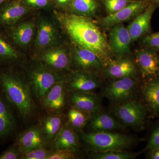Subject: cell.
Masks as SVG:
<instances>
[{"mask_svg":"<svg viewBox=\"0 0 159 159\" xmlns=\"http://www.w3.org/2000/svg\"><path fill=\"white\" fill-rule=\"evenodd\" d=\"M140 153V152L133 153L123 150L93 152L90 157L95 159H133L135 158Z\"/></svg>","mask_w":159,"mask_h":159,"instance_id":"cell-29","label":"cell"},{"mask_svg":"<svg viewBox=\"0 0 159 159\" xmlns=\"http://www.w3.org/2000/svg\"><path fill=\"white\" fill-rule=\"evenodd\" d=\"M97 8L96 0H72L68 9L70 13L90 18L96 14Z\"/></svg>","mask_w":159,"mask_h":159,"instance_id":"cell-27","label":"cell"},{"mask_svg":"<svg viewBox=\"0 0 159 159\" xmlns=\"http://www.w3.org/2000/svg\"><path fill=\"white\" fill-rule=\"evenodd\" d=\"M72 1V0H54V3L58 9H68Z\"/></svg>","mask_w":159,"mask_h":159,"instance_id":"cell-37","label":"cell"},{"mask_svg":"<svg viewBox=\"0 0 159 159\" xmlns=\"http://www.w3.org/2000/svg\"><path fill=\"white\" fill-rule=\"evenodd\" d=\"M32 11L22 0H7L0 6V31H6L24 19Z\"/></svg>","mask_w":159,"mask_h":159,"instance_id":"cell-9","label":"cell"},{"mask_svg":"<svg viewBox=\"0 0 159 159\" xmlns=\"http://www.w3.org/2000/svg\"><path fill=\"white\" fill-rule=\"evenodd\" d=\"M22 2L31 10L50 9L52 5L51 0H22Z\"/></svg>","mask_w":159,"mask_h":159,"instance_id":"cell-32","label":"cell"},{"mask_svg":"<svg viewBox=\"0 0 159 159\" xmlns=\"http://www.w3.org/2000/svg\"><path fill=\"white\" fill-rule=\"evenodd\" d=\"M25 76L32 96L40 101L55 84L65 81L66 75L54 70L38 60L33 58L26 69Z\"/></svg>","mask_w":159,"mask_h":159,"instance_id":"cell-3","label":"cell"},{"mask_svg":"<svg viewBox=\"0 0 159 159\" xmlns=\"http://www.w3.org/2000/svg\"><path fill=\"white\" fill-rule=\"evenodd\" d=\"M34 47L39 51L61 43L60 27L54 16L40 14L37 20Z\"/></svg>","mask_w":159,"mask_h":159,"instance_id":"cell-5","label":"cell"},{"mask_svg":"<svg viewBox=\"0 0 159 159\" xmlns=\"http://www.w3.org/2000/svg\"><path fill=\"white\" fill-rule=\"evenodd\" d=\"M6 1H7V0H0V6Z\"/></svg>","mask_w":159,"mask_h":159,"instance_id":"cell-39","label":"cell"},{"mask_svg":"<svg viewBox=\"0 0 159 159\" xmlns=\"http://www.w3.org/2000/svg\"><path fill=\"white\" fill-rule=\"evenodd\" d=\"M65 83L70 92H91L101 84L95 73L82 70L71 71L66 75Z\"/></svg>","mask_w":159,"mask_h":159,"instance_id":"cell-11","label":"cell"},{"mask_svg":"<svg viewBox=\"0 0 159 159\" xmlns=\"http://www.w3.org/2000/svg\"><path fill=\"white\" fill-rule=\"evenodd\" d=\"M137 80L134 77L115 79L106 86L104 95L111 101L116 102L130 100L136 91Z\"/></svg>","mask_w":159,"mask_h":159,"instance_id":"cell-10","label":"cell"},{"mask_svg":"<svg viewBox=\"0 0 159 159\" xmlns=\"http://www.w3.org/2000/svg\"><path fill=\"white\" fill-rule=\"evenodd\" d=\"M113 112L124 125L137 129L144 128L147 111L139 101L127 100L115 107Z\"/></svg>","mask_w":159,"mask_h":159,"instance_id":"cell-7","label":"cell"},{"mask_svg":"<svg viewBox=\"0 0 159 159\" xmlns=\"http://www.w3.org/2000/svg\"><path fill=\"white\" fill-rule=\"evenodd\" d=\"M51 144L56 150L76 152L80 147L79 137L75 130L68 125H63Z\"/></svg>","mask_w":159,"mask_h":159,"instance_id":"cell-22","label":"cell"},{"mask_svg":"<svg viewBox=\"0 0 159 159\" xmlns=\"http://www.w3.org/2000/svg\"><path fill=\"white\" fill-rule=\"evenodd\" d=\"M23 55L0 31V67H14L21 62Z\"/></svg>","mask_w":159,"mask_h":159,"instance_id":"cell-24","label":"cell"},{"mask_svg":"<svg viewBox=\"0 0 159 159\" xmlns=\"http://www.w3.org/2000/svg\"><path fill=\"white\" fill-rule=\"evenodd\" d=\"M151 1H152V2H154L159 4V0H151Z\"/></svg>","mask_w":159,"mask_h":159,"instance_id":"cell-40","label":"cell"},{"mask_svg":"<svg viewBox=\"0 0 159 159\" xmlns=\"http://www.w3.org/2000/svg\"><path fill=\"white\" fill-rule=\"evenodd\" d=\"M81 138L94 152L124 150L134 143L129 136L111 131L91 132L83 134Z\"/></svg>","mask_w":159,"mask_h":159,"instance_id":"cell-4","label":"cell"},{"mask_svg":"<svg viewBox=\"0 0 159 159\" xmlns=\"http://www.w3.org/2000/svg\"><path fill=\"white\" fill-rule=\"evenodd\" d=\"M36 30V20L23 19L13 27L2 32L9 42L20 51L21 50L29 47L34 41Z\"/></svg>","mask_w":159,"mask_h":159,"instance_id":"cell-8","label":"cell"},{"mask_svg":"<svg viewBox=\"0 0 159 159\" xmlns=\"http://www.w3.org/2000/svg\"><path fill=\"white\" fill-rule=\"evenodd\" d=\"M147 7V3L145 2L133 1L119 11L103 17L101 22L106 27H112L136 16Z\"/></svg>","mask_w":159,"mask_h":159,"instance_id":"cell-16","label":"cell"},{"mask_svg":"<svg viewBox=\"0 0 159 159\" xmlns=\"http://www.w3.org/2000/svg\"><path fill=\"white\" fill-rule=\"evenodd\" d=\"M71 65L77 70H82L95 73L104 67L99 57L88 49L80 48L73 44L70 48Z\"/></svg>","mask_w":159,"mask_h":159,"instance_id":"cell-12","label":"cell"},{"mask_svg":"<svg viewBox=\"0 0 159 159\" xmlns=\"http://www.w3.org/2000/svg\"><path fill=\"white\" fill-rule=\"evenodd\" d=\"M92 115L89 123L92 132L111 131L124 128L122 124L108 114L99 112Z\"/></svg>","mask_w":159,"mask_h":159,"instance_id":"cell-25","label":"cell"},{"mask_svg":"<svg viewBox=\"0 0 159 159\" xmlns=\"http://www.w3.org/2000/svg\"><path fill=\"white\" fill-rule=\"evenodd\" d=\"M106 67L104 71L105 77L114 79L134 77L136 74L134 64L128 57H123L112 60Z\"/></svg>","mask_w":159,"mask_h":159,"instance_id":"cell-21","label":"cell"},{"mask_svg":"<svg viewBox=\"0 0 159 159\" xmlns=\"http://www.w3.org/2000/svg\"><path fill=\"white\" fill-rule=\"evenodd\" d=\"M159 148V126L155 129L149 139L147 148L151 152Z\"/></svg>","mask_w":159,"mask_h":159,"instance_id":"cell-36","label":"cell"},{"mask_svg":"<svg viewBox=\"0 0 159 159\" xmlns=\"http://www.w3.org/2000/svg\"><path fill=\"white\" fill-rule=\"evenodd\" d=\"M33 58L57 72L65 73L71 71L70 51L64 45L51 46L40 50Z\"/></svg>","mask_w":159,"mask_h":159,"instance_id":"cell-6","label":"cell"},{"mask_svg":"<svg viewBox=\"0 0 159 159\" xmlns=\"http://www.w3.org/2000/svg\"><path fill=\"white\" fill-rule=\"evenodd\" d=\"M12 107L0 92V141L11 136L15 130L16 121Z\"/></svg>","mask_w":159,"mask_h":159,"instance_id":"cell-17","label":"cell"},{"mask_svg":"<svg viewBox=\"0 0 159 159\" xmlns=\"http://www.w3.org/2000/svg\"><path fill=\"white\" fill-rule=\"evenodd\" d=\"M135 61L142 78L159 77V56L156 51L148 48L136 50Z\"/></svg>","mask_w":159,"mask_h":159,"instance_id":"cell-13","label":"cell"},{"mask_svg":"<svg viewBox=\"0 0 159 159\" xmlns=\"http://www.w3.org/2000/svg\"><path fill=\"white\" fill-rule=\"evenodd\" d=\"M53 13L61 29L74 44L93 51L104 67L112 60L108 41L90 18L55 9Z\"/></svg>","mask_w":159,"mask_h":159,"instance_id":"cell-1","label":"cell"},{"mask_svg":"<svg viewBox=\"0 0 159 159\" xmlns=\"http://www.w3.org/2000/svg\"><path fill=\"white\" fill-rule=\"evenodd\" d=\"M44 144L39 125L32 126L20 134L14 143L23 154L34 148L43 147Z\"/></svg>","mask_w":159,"mask_h":159,"instance_id":"cell-20","label":"cell"},{"mask_svg":"<svg viewBox=\"0 0 159 159\" xmlns=\"http://www.w3.org/2000/svg\"><path fill=\"white\" fill-rule=\"evenodd\" d=\"M111 28L108 43L112 54L117 58L125 57L130 51L132 42L128 29L121 24Z\"/></svg>","mask_w":159,"mask_h":159,"instance_id":"cell-14","label":"cell"},{"mask_svg":"<svg viewBox=\"0 0 159 159\" xmlns=\"http://www.w3.org/2000/svg\"><path fill=\"white\" fill-rule=\"evenodd\" d=\"M150 158L159 159V148L151 152Z\"/></svg>","mask_w":159,"mask_h":159,"instance_id":"cell-38","label":"cell"},{"mask_svg":"<svg viewBox=\"0 0 159 159\" xmlns=\"http://www.w3.org/2000/svg\"><path fill=\"white\" fill-rule=\"evenodd\" d=\"M133 1L131 0H104L106 9L109 14L121 10Z\"/></svg>","mask_w":159,"mask_h":159,"instance_id":"cell-30","label":"cell"},{"mask_svg":"<svg viewBox=\"0 0 159 159\" xmlns=\"http://www.w3.org/2000/svg\"><path fill=\"white\" fill-rule=\"evenodd\" d=\"M51 152L43 147H39L24 154L21 159H48Z\"/></svg>","mask_w":159,"mask_h":159,"instance_id":"cell-31","label":"cell"},{"mask_svg":"<svg viewBox=\"0 0 159 159\" xmlns=\"http://www.w3.org/2000/svg\"><path fill=\"white\" fill-rule=\"evenodd\" d=\"M157 7L156 4H152L148 6L144 11L135 16L134 20L129 25L127 29L132 41H135L150 32L151 20Z\"/></svg>","mask_w":159,"mask_h":159,"instance_id":"cell-18","label":"cell"},{"mask_svg":"<svg viewBox=\"0 0 159 159\" xmlns=\"http://www.w3.org/2000/svg\"><path fill=\"white\" fill-rule=\"evenodd\" d=\"M89 114L72 107L67 114L68 125L74 130L80 131L86 125L89 119Z\"/></svg>","mask_w":159,"mask_h":159,"instance_id":"cell-28","label":"cell"},{"mask_svg":"<svg viewBox=\"0 0 159 159\" xmlns=\"http://www.w3.org/2000/svg\"><path fill=\"white\" fill-rule=\"evenodd\" d=\"M63 117L60 115H52L44 117L40 125L45 144L51 143L62 127Z\"/></svg>","mask_w":159,"mask_h":159,"instance_id":"cell-26","label":"cell"},{"mask_svg":"<svg viewBox=\"0 0 159 159\" xmlns=\"http://www.w3.org/2000/svg\"><path fill=\"white\" fill-rule=\"evenodd\" d=\"M68 101L72 107L89 115L99 112L101 109L99 98L92 92H70Z\"/></svg>","mask_w":159,"mask_h":159,"instance_id":"cell-19","label":"cell"},{"mask_svg":"<svg viewBox=\"0 0 159 159\" xmlns=\"http://www.w3.org/2000/svg\"><path fill=\"white\" fill-rule=\"evenodd\" d=\"M141 92L149 110L159 117V77L146 80L142 84Z\"/></svg>","mask_w":159,"mask_h":159,"instance_id":"cell-23","label":"cell"},{"mask_svg":"<svg viewBox=\"0 0 159 159\" xmlns=\"http://www.w3.org/2000/svg\"><path fill=\"white\" fill-rule=\"evenodd\" d=\"M66 89L65 81L55 84L40 100L43 108L49 113L59 114L65 106Z\"/></svg>","mask_w":159,"mask_h":159,"instance_id":"cell-15","label":"cell"},{"mask_svg":"<svg viewBox=\"0 0 159 159\" xmlns=\"http://www.w3.org/2000/svg\"><path fill=\"white\" fill-rule=\"evenodd\" d=\"M14 67H0V89L24 120L34 115L35 106L28 83L24 74Z\"/></svg>","mask_w":159,"mask_h":159,"instance_id":"cell-2","label":"cell"},{"mask_svg":"<svg viewBox=\"0 0 159 159\" xmlns=\"http://www.w3.org/2000/svg\"><path fill=\"white\" fill-rule=\"evenodd\" d=\"M75 152L66 150H54L48 157V159H75Z\"/></svg>","mask_w":159,"mask_h":159,"instance_id":"cell-35","label":"cell"},{"mask_svg":"<svg viewBox=\"0 0 159 159\" xmlns=\"http://www.w3.org/2000/svg\"><path fill=\"white\" fill-rule=\"evenodd\" d=\"M23 155L16 145L14 144L0 155V159H21Z\"/></svg>","mask_w":159,"mask_h":159,"instance_id":"cell-34","label":"cell"},{"mask_svg":"<svg viewBox=\"0 0 159 159\" xmlns=\"http://www.w3.org/2000/svg\"><path fill=\"white\" fill-rule=\"evenodd\" d=\"M142 43L145 48L159 51V32L145 35L142 39Z\"/></svg>","mask_w":159,"mask_h":159,"instance_id":"cell-33","label":"cell"}]
</instances>
